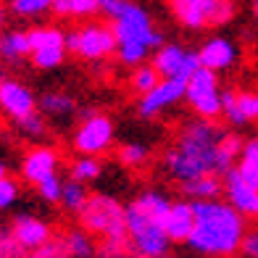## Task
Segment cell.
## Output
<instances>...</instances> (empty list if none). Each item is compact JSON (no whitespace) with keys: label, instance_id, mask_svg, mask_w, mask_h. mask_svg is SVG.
Instances as JSON below:
<instances>
[{"label":"cell","instance_id":"obj_27","mask_svg":"<svg viewBox=\"0 0 258 258\" xmlns=\"http://www.w3.org/2000/svg\"><path fill=\"white\" fill-rule=\"evenodd\" d=\"M95 258H145V255L129 242V237H119V240H100Z\"/></svg>","mask_w":258,"mask_h":258},{"label":"cell","instance_id":"obj_33","mask_svg":"<svg viewBox=\"0 0 258 258\" xmlns=\"http://www.w3.org/2000/svg\"><path fill=\"white\" fill-rule=\"evenodd\" d=\"M27 258H72V253H69V245L63 240V234H61V237H55V234H53V237L48 242H42L40 248L29 250Z\"/></svg>","mask_w":258,"mask_h":258},{"label":"cell","instance_id":"obj_23","mask_svg":"<svg viewBox=\"0 0 258 258\" xmlns=\"http://www.w3.org/2000/svg\"><path fill=\"white\" fill-rule=\"evenodd\" d=\"M63 240L69 245V253L72 258H95L98 253V242H95V234H90L85 227H74L63 234Z\"/></svg>","mask_w":258,"mask_h":258},{"label":"cell","instance_id":"obj_41","mask_svg":"<svg viewBox=\"0 0 258 258\" xmlns=\"http://www.w3.org/2000/svg\"><path fill=\"white\" fill-rule=\"evenodd\" d=\"M158 258H174V255H169V253H163V255H158Z\"/></svg>","mask_w":258,"mask_h":258},{"label":"cell","instance_id":"obj_35","mask_svg":"<svg viewBox=\"0 0 258 258\" xmlns=\"http://www.w3.org/2000/svg\"><path fill=\"white\" fill-rule=\"evenodd\" d=\"M61 190H63V182L58 174H53V177H48L45 182L37 184V195L45 203H61Z\"/></svg>","mask_w":258,"mask_h":258},{"label":"cell","instance_id":"obj_34","mask_svg":"<svg viewBox=\"0 0 258 258\" xmlns=\"http://www.w3.org/2000/svg\"><path fill=\"white\" fill-rule=\"evenodd\" d=\"M19 195H21V187L14 177H6L0 179V211H6V208H14L16 201H19Z\"/></svg>","mask_w":258,"mask_h":258},{"label":"cell","instance_id":"obj_19","mask_svg":"<svg viewBox=\"0 0 258 258\" xmlns=\"http://www.w3.org/2000/svg\"><path fill=\"white\" fill-rule=\"evenodd\" d=\"M179 187L184 198H190V201H214V198L224 192V177L221 174H201V177H195Z\"/></svg>","mask_w":258,"mask_h":258},{"label":"cell","instance_id":"obj_11","mask_svg":"<svg viewBox=\"0 0 258 258\" xmlns=\"http://www.w3.org/2000/svg\"><path fill=\"white\" fill-rule=\"evenodd\" d=\"M0 111H3L14 124H21L24 119L37 113L40 108H37L34 92L21 79L0 77Z\"/></svg>","mask_w":258,"mask_h":258},{"label":"cell","instance_id":"obj_6","mask_svg":"<svg viewBox=\"0 0 258 258\" xmlns=\"http://www.w3.org/2000/svg\"><path fill=\"white\" fill-rule=\"evenodd\" d=\"M171 16L190 32L224 27L237 14L234 0H169Z\"/></svg>","mask_w":258,"mask_h":258},{"label":"cell","instance_id":"obj_28","mask_svg":"<svg viewBox=\"0 0 258 258\" xmlns=\"http://www.w3.org/2000/svg\"><path fill=\"white\" fill-rule=\"evenodd\" d=\"M87 184L85 182H77V179H69L63 182V190H61V206L69 211V214H79L82 206L87 203Z\"/></svg>","mask_w":258,"mask_h":258},{"label":"cell","instance_id":"obj_14","mask_svg":"<svg viewBox=\"0 0 258 258\" xmlns=\"http://www.w3.org/2000/svg\"><path fill=\"white\" fill-rule=\"evenodd\" d=\"M198 55H201V66L211 69V72H229V69L237 66V58H240V50L229 37H221V34H214L208 37L201 48H198Z\"/></svg>","mask_w":258,"mask_h":258},{"label":"cell","instance_id":"obj_3","mask_svg":"<svg viewBox=\"0 0 258 258\" xmlns=\"http://www.w3.org/2000/svg\"><path fill=\"white\" fill-rule=\"evenodd\" d=\"M169 208H171V198L166 192L156 190V187L137 192L124 206L129 242L145 258H158L163 253H169L171 237L166 234V227H163Z\"/></svg>","mask_w":258,"mask_h":258},{"label":"cell","instance_id":"obj_32","mask_svg":"<svg viewBox=\"0 0 258 258\" xmlns=\"http://www.w3.org/2000/svg\"><path fill=\"white\" fill-rule=\"evenodd\" d=\"M8 8L19 19H37L53 11V0H8Z\"/></svg>","mask_w":258,"mask_h":258},{"label":"cell","instance_id":"obj_29","mask_svg":"<svg viewBox=\"0 0 258 258\" xmlns=\"http://www.w3.org/2000/svg\"><path fill=\"white\" fill-rule=\"evenodd\" d=\"M116 158H119V163L126 166V169H140V166L148 163L150 148L145 143H124L119 150H116Z\"/></svg>","mask_w":258,"mask_h":258},{"label":"cell","instance_id":"obj_18","mask_svg":"<svg viewBox=\"0 0 258 258\" xmlns=\"http://www.w3.org/2000/svg\"><path fill=\"white\" fill-rule=\"evenodd\" d=\"M163 227H166V234L171 237V242H187V237H190V232L195 227L192 201H171Z\"/></svg>","mask_w":258,"mask_h":258},{"label":"cell","instance_id":"obj_40","mask_svg":"<svg viewBox=\"0 0 258 258\" xmlns=\"http://www.w3.org/2000/svg\"><path fill=\"white\" fill-rule=\"evenodd\" d=\"M250 8H253V16H255V21H258V0H253Z\"/></svg>","mask_w":258,"mask_h":258},{"label":"cell","instance_id":"obj_37","mask_svg":"<svg viewBox=\"0 0 258 258\" xmlns=\"http://www.w3.org/2000/svg\"><path fill=\"white\" fill-rule=\"evenodd\" d=\"M16 126H19V132L27 135V137H42L45 132H48V124H45V119L40 116V111L34 116H29V119H24L21 124H16Z\"/></svg>","mask_w":258,"mask_h":258},{"label":"cell","instance_id":"obj_36","mask_svg":"<svg viewBox=\"0 0 258 258\" xmlns=\"http://www.w3.org/2000/svg\"><path fill=\"white\" fill-rule=\"evenodd\" d=\"M0 258H27V250L14 240V234L0 229Z\"/></svg>","mask_w":258,"mask_h":258},{"label":"cell","instance_id":"obj_38","mask_svg":"<svg viewBox=\"0 0 258 258\" xmlns=\"http://www.w3.org/2000/svg\"><path fill=\"white\" fill-rule=\"evenodd\" d=\"M242 253L248 255V258H258V229L245 234V240H242Z\"/></svg>","mask_w":258,"mask_h":258},{"label":"cell","instance_id":"obj_13","mask_svg":"<svg viewBox=\"0 0 258 258\" xmlns=\"http://www.w3.org/2000/svg\"><path fill=\"white\" fill-rule=\"evenodd\" d=\"M221 116L232 126L258 121V90H224L221 92Z\"/></svg>","mask_w":258,"mask_h":258},{"label":"cell","instance_id":"obj_8","mask_svg":"<svg viewBox=\"0 0 258 258\" xmlns=\"http://www.w3.org/2000/svg\"><path fill=\"white\" fill-rule=\"evenodd\" d=\"M221 92L224 90H221L219 74L206 69V66H201L190 79H187L184 100H187V105H190V111L195 116L216 121L221 116Z\"/></svg>","mask_w":258,"mask_h":258},{"label":"cell","instance_id":"obj_7","mask_svg":"<svg viewBox=\"0 0 258 258\" xmlns=\"http://www.w3.org/2000/svg\"><path fill=\"white\" fill-rule=\"evenodd\" d=\"M66 48L82 61H103L116 53V32L108 24L90 21L66 32Z\"/></svg>","mask_w":258,"mask_h":258},{"label":"cell","instance_id":"obj_30","mask_svg":"<svg viewBox=\"0 0 258 258\" xmlns=\"http://www.w3.org/2000/svg\"><path fill=\"white\" fill-rule=\"evenodd\" d=\"M66 53L69 48L61 45V48H40V50H32L29 58H32V66L40 69V72H53L58 69L63 61H66Z\"/></svg>","mask_w":258,"mask_h":258},{"label":"cell","instance_id":"obj_26","mask_svg":"<svg viewBox=\"0 0 258 258\" xmlns=\"http://www.w3.org/2000/svg\"><path fill=\"white\" fill-rule=\"evenodd\" d=\"M27 34H29V53L40 48H61V45H66V34L58 27H34Z\"/></svg>","mask_w":258,"mask_h":258},{"label":"cell","instance_id":"obj_15","mask_svg":"<svg viewBox=\"0 0 258 258\" xmlns=\"http://www.w3.org/2000/svg\"><path fill=\"white\" fill-rule=\"evenodd\" d=\"M58 163H61V158H58V153L53 148L37 145L24 156V161H21V177H24V182H29L32 187H37L40 182L58 174Z\"/></svg>","mask_w":258,"mask_h":258},{"label":"cell","instance_id":"obj_42","mask_svg":"<svg viewBox=\"0 0 258 258\" xmlns=\"http://www.w3.org/2000/svg\"><path fill=\"white\" fill-rule=\"evenodd\" d=\"M255 219H258V214H255Z\"/></svg>","mask_w":258,"mask_h":258},{"label":"cell","instance_id":"obj_2","mask_svg":"<svg viewBox=\"0 0 258 258\" xmlns=\"http://www.w3.org/2000/svg\"><path fill=\"white\" fill-rule=\"evenodd\" d=\"M195 227L184 245H190L203 258H232L242 250V240L248 234V224L229 201H192Z\"/></svg>","mask_w":258,"mask_h":258},{"label":"cell","instance_id":"obj_10","mask_svg":"<svg viewBox=\"0 0 258 258\" xmlns=\"http://www.w3.org/2000/svg\"><path fill=\"white\" fill-rule=\"evenodd\" d=\"M153 63L161 77H177V79H190L201 69V55L198 50H190L179 42H163L161 48L153 50Z\"/></svg>","mask_w":258,"mask_h":258},{"label":"cell","instance_id":"obj_1","mask_svg":"<svg viewBox=\"0 0 258 258\" xmlns=\"http://www.w3.org/2000/svg\"><path fill=\"white\" fill-rule=\"evenodd\" d=\"M224 132L227 129H221L216 121L201 116L182 124L161 158L163 174L177 184H184L201 174H219V143Z\"/></svg>","mask_w":258,"mask_h":258},{"label":"cell","instance_id":"obj_21","mask_svg":"<svg viewBox=\"0 0 258 258\" xmlns=\"http://www.w3.org/2000/svg\"><path fill=\"white\" fill-rule=\"evenodd\" d=\"M234 171H237L250 187L258 190V137H248L242 143L240 158L234 163Z\"/></svg>","mask_w":258,"mask_h":258},{"label":"cell","instance_id":"obj_16","mask_svg":"<svg viewBox=\"0 0 258 258\" xmlns=\"http://www.w3.org/2000/svg\"><path fill=\"white\" fill-rule=\"evenodd\" d=\"M11 234H14V240L24 248L27 253L40 248L42 242H48L53 237V229L45 219L34 216V214H19L14 219V224H11Z\"/></svg>","mask_w":258,"mask_h":258},{"label":"cell","instance_id":"obj_9","mask_svg":"<svg viewBox=\"0 0 258 258\" xmlns=\"http://www.w3.org/2000/svg\"><path fill=\"white\" fill-rule=\"evenodd\" d=\"M116 137L113 119L105 113H87L82 124L77 126L72 145L82 156H103L105 150H111Z\"/></svg>","mask_w":258,"mask_h":258},{"label":"cell","instance_id":"obj_20","mask_svg":"<svg viewBox=\"0 0 258 258\" xmlns=\"http://www.w3.org/2000/svg\"><path fill=\"white\" fill-rule=\"evenodd\" d=\"M37 108H40L45 116H50V119L63 121V119H69V116L77 111V103H74V98L69 95V92L48 90V92H42V98L37 100Z\"/></svg>","mask_w":258,"mask_h":258},{"label":"cell","instance_id":"obj_12","mask_svg":"<svg viewBox=\"0 0 258 258\" xmlns=\"http://www.w3.org/2000/svg\"><path fill=\"white\" fill-rule=\"evenodd\" d=\"M184 87H187V79L163 77L153 90H148L145 95H140V103H137L140 116H143V119H156V116L166 113L179 100H184Z\"/></svg>","mask_w":258,"mask_h":258},{"label":"cell","instance_id":"obj_25","mask_svg":"<svg viewBox=\"0 0 258 258\" xmlns=\"http://www.w3.org/2000/svg\"><path fill=\"white\" fill-rule=\"evenodd\" d=\"M69 174H72V179L90 184V182H95L100 174H103V163H100L98 156H82L79 153L72 161V166H69Z\"/></svg>","mask_w":258,"mask_h":258},{"label":"cell","instance_id":"obj_17","mask_svg":"<svg viewBox=\"0 0 258 258\" xmlns=\"http://www.w3.org/2000/svg\"><path fill=\"white\" fill-rule=\"evenodd\" d=\"M224 195L242 216H255L258 214V190L245 182L240 174L234 171V166L224 174Z\"/></svg>","mask_w":258,"mask_h":258},{"label":"cell","instance_id":"obj_24","mask_svg":"<svg viewBox=\"0 0 258 258\" xmlns=\"http://www.w3.org/2000/svg\"><path fill=\"white\" fill-rule=\"evenodd\" d=\"M53 14L61 19H92L100 14L98 0H53Z\"/></svg>","mask_w":258,"mask_h":258},{"label":"cell","instance_id":"obj_4","mask_svg":"<svg viewBox=\"0 0 258 258\" xmlns=\"http://www.w3.org/2000/svg\"><path fill=\"white\" fill-rule=\"evenodd\" d=\"M111 21L116 32V55L124 66L145 63L148 53L163 45V34L156 29L150 14L135 0H126V6Z\"/></svg>","mask_w":258,"mask_h":258},{"label":"cell","instance_id":"obj_22","mask_svg":"<svg viewBox=\"0 0 258 258\" xmlns=\"http://www.w3.org/2000/svg\"><path fill=\"white\" fill-rule=\"evenodd\" d=\"M29 55V34L21 29H8L0 34V58L8 63H16Z\"/></svg>","mask_w":258,"mask_h":258},{"label":"cell","instance_id":"obj_5","mask_svg":"<svg viewBox=\"0 0 258 258\" xmlns=\"http://www.w3.org/2000/svg\"><path fill=\"white\" fill-rule=\"evenodd\" d=\"M77 216H79V227H85L90 234H95L100 240L129 237L124 203L108 192H92Z\"/></svg>","mask_w":258,"mask_h":258},{"label":"cell","instance_id":"obj_39","mask_svg":"<svg viewBox=\"0 0 258 258\" xmlns=\"http://www.w3.org/2000/svg\"><path fill=\"white\" fill-rule=\"evenodd\" d=\"M6 174H8V169H6V161H3V158H0V179H3V177H6Z\"/></svg>","mask_w":258,"mask_h":258},{"label":"cell","instance_id":"obj_31","mask_svg":"<svg viewBox=\"0 0 258 258\" xmlns=\"http://www.w3.org/2000/svg\"><path fill=\"white\" fill-rule=\"evenodd\" d=\"M161 79H163V77L158 74V69H156L153 63H140V66H135L129 85H132V90L137 92V95H145V92L153 90Z\"/></svg>","mask_w":258,"mask_h":258}]
</instances>
